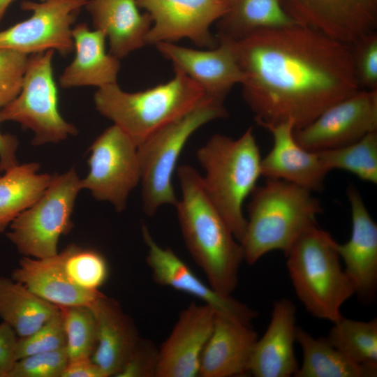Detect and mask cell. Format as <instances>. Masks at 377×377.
Returning a JSON list of instances; mask_svg holds the SVG:
<instances>
[{
    "mask_svg": "<svg viewBox=\"0 0 377 377\" xmlns=\"http://www.w3.org/2000/svg\"><path fill=\"white\" fill-rule=\"evenodd\" d=\"M29 61L28 54L9 49H0V108L20 94Z\"/></svg>",
    "mask_w": 377,
    "mask_h": 377,
    "instance_id": "cell-36",
    "label": "cell"
},
{
    "mask_svg": "<svg viewBox=\"0 0 377 377\" xmlns=\"http://www.w3.org/2000/svg\"><path fill=\"white\" fill-rule=\"evenodd\" d=\"M59 308L68 360L91 357L98 343L97 323L91 309L86 305Z\"/></svg>",
    "mask_w": 377,
    "mask_h": 377,
    "instance_id": "cell-32",
    "label": "cell"
},
{
    "mask_svg": "<svg viewBox=\"0 0 377 377\" xmlns=\"http://www.w3.org/2000/svg\"><path fill=\"white\" fill-rule=\"evenodd\" d=\"M315 152L329 172L341 169L377 184V131L350 145Z\"/></svg>",
    "mask_w": 377,
    "mask_h": 377,
    "instance_id": "cell-31",
    "label": "cell"
},
{
    "mask_svg": "<svg viewBox=\"0 0 377 377\" xmlns=\"http://www.w3.org/2000/svg\"><path fill=\"white\" fill-rule=\"evenodd\" d=\"M230 42L244 100L262 127L290 121L301 128L360 89L351 45L309 27L296 23Z\"/></svg>",
    "mask_w": 377,
    "mask_h": 377,
    "instance_id": "cell-1",
    "label": "cell"
},
{
    "mask_svg": "<svg viewBox=\"0 0 377 377\" xmlns=\"http://www.w3.org/2000/svg\"><path fill=\"white\" fill-rule=\"evenodd\" d=\"M60 308L13 279L0 276V318L18 337H25L57 313Z\"/></svg>",
    "mask_w": 377,
    "mask_h": 377,
    "instance_id": "cell-27",
    "label": "cell"
},
{
    "mask_svg": "<svg viewBox=\"0 0 377 377\" xmlns=\"http://www.w3.org/2000/svg\"><path fill=\"white\" fill-rule=\"evenodd\" d=\"M61 377H106L91 357L68 360Z\"/></svg>",
    "mask_w": 377,
    "mask_h": 377,
    "instance_id": "cell-40",
    "label": "cell"
},
{
    "mask_svg": "<svg viewBox=\"0 0 377 377\" xmlns=\"http://www.w3.org/2000/svg\"><path fill=\"white\" fill-rule=\"evenodd\" d=\"M81 179L74 168L52 175L39 199L15 217L6 233L24 256L43 258L56 255L61 235L71 228V215Z\"/></svg>",
    "mask_w": 377,
    "mask_h": 377,
    "instance_id": "cell-8",
    "label": "cell"
},
{
    "mask_svg": "<svg viewBox=\"0 0 377 377\" xmlns=\"http://www.w3.org/2000/svg\"><path fill=\"white\" fill-rule=\"evenodd\" d=\"M40 165L29 163L6 170L0 176V233L45 192L52 175L39 174Z\"/></svg>",
    "mask_w": 377,
    "mask_h": 377,
    "instance_id": "cell-29",
    "label": "cell"
},
{
    "mask_svg": "<svg viewBox=\"0 0 377 377\" xmlns=\"http://www.w3.org/2000/svg\"><path fill=\"white\" fill-rule=\"evenodd\" d=\"M18 145L15 136L9 133L3 134L0 131V171L5 172L18 164L16 158Z\"/></svg>",
    "mask_w": 377,
    "mask_h": 377,
    "instance_id": "cell-41",
    "label": "cell"
},
{
    "mask_svg": "<svg viewBox=\"0 0 377 377\" xmlns=\"http://www.w3.org/2000/svg\"><path fill=\"white\" fill-rule=\"evenodd\" d=\"M155 45L174 68L199 84L209 98L223 102L231 89L242 81L243 75L230 41L218 40L215 47L207 50L169 42Z\"/></svg>",
    "mask_w": 377,
    "mask_h": 377,
    "instance_id": "cell-16",
    "label": "cell"
},
{
    "mask_svg": "<svg viewBox=\"0 0 377 377\" xmlns=\"http://www.w3.org/2000/svg\"><path fill=\"white\" fill-rule=\"evenodd\" d=\"M75 55L59 78L63 88L94 86L98 88L117 83L119 59L105 51V35L90 30L84 23L72 29Z\"/></svg>",
    "mask_w": 377,
    "mask_h": 377,
    "instance_id": "cell-25",
    "label": "cell"
},
{
    "mask_svg": "<svg viewBox=\"0 0 377 377\" xmlns=\"http://www.w3.org/2000/svg\"><path fill=\"white\" fill-rule=\"evenodd\" d=\"M216 310L190 304L159 349L156 377L199 376L200 359L213 330Z\"/></svg>",
    "mask_w": 377,
    "mask_h": 377,
    "instance_id": "cell-17",
    "label": "cell"
},
{
    "mask_svg": "<svg viewBox=\"0 0 377 377\" xmlns=\"http://www.w3.org/2000/svg\"><path fill=\"white\" fill-rule=\"evenodd\" d=\"M54 50L32 54L18 96L0 110V122L15 121L34 133L33 145L58 143L77 134L61 117L53 77Z\"/></svg>",
    "mask_w": 377,
    "mask_h": 377,
    "instance_id": "cell-9",
    "label": "cell"
},
{
    "mask_svg": "<svg viewBox=\"0 0 377 377\" xmlns=\"http://www.w3.org/2000/svg\"><path fill=\"white\" fill-rule=\"evenodd\" d=\"M66 337L61 310L30 335L18 337L17 360L27 356L66 348Z\"/></svg>",
    "mask_w": 377,
    "mask_h": 377,
    "instance_id": "cell-34",
    "label": "cell"
},
{
    "mask_svg": "<svg viewBox=\"0 0 377 377\" xmlns=\"http://www.w3.org/2000/svg\"><path fill=\"white\" fill-rule=\"evenodd\" d=\"M89 306L98 330L97 347L91 358L106 377H116L140 339L138 331L115 300L103 294Z\"/></svg>",
    "mask_w": 377,
    "mask_h": 377,
    "instance_id": "cell-22",
    "label": "cell"
},
{
    "mask_svg": "<svg viewBox=\"0 0 377 377\" xmlns=\"http://www.w3.org/2000/svg\"><path fill=\"white\" fill-rule=\"evenodd\" d=\"M263 128L271 133L273 145L261 159V175L284 180L313 192L323 191L329 171L316 152L297 143L293 123L288 121Z\"/></svg>",
    "mask_w": 377,
    "mask_h": 377,
    "instance_id": "cell-19",
    "label": "cell"
},
{
    "mask_svg": "<svg viewBox=\"0 0 377 377\" xmlns=\"http://www.w3.org/2000/svg\"><path fill=\"white\" fill-rule=\"evenodd\" d=\"M377 131V90L360 89L334 103L308 125L294 131L304 149L318 151L343 147Z\"/></svg>",
    "mask_w": 377,
    "mask_h": 377,
    "instance_id": "cell-12",
    "label": "cell"
},
{
    "mask_svg": "<svg viewBox=\"0 0 377 377\" xmlns=\"http://www.w3.org/2000/svg\"><path fill=\"white\" fill-rule=\"evenodd\" d=\"M63 252L64 270L72 283L86 290H98L108 274L105 258L96 251L75 244L68 245Z\"/></svg>",
    "mask_w": 377,
    "mask_h": 377,
    "instance_id": "cell-33",
    "label": "cell"
},
{
    "mask_svg": "<svg viewBox=\"0 0 377 377\" xmlns=\"http://www.w3.org/2000/svg\"><path fill=\"white\" fill-rule=\"evenodd\" d=\"M205 191L240 243L246 226L243 205L261 175L260 149L249 127L238 138L215 134L196 153Z\"/></svg>",
    "mask_w": 377,
    "mask_h": 377,
    "instance_id": "cell-4",
    "label": "cell"
},
{
    "mask_svg": "<svg viewBox=\"0 0 377 377\" xmlns=\"http://www.w3.org/2000/svg\"><path fill=\"white\" fill-rule=\"evenodd\" d=\"M182 198L175 205L182 234L192 258L218 293L230 295L244 260L241 244L207 195L192 166L177 168Z\"/></svg>",
    "mask_w": 377,
    "mask_h": 377,
    "instance_id": "cell-2",
    "label": "cell"
},
{
    "mask_svg": "<svg viewBox=\"0 0 377 377\" xmlns=\"http://www.w3.org/2000/svg\"><path fill=\"white\" fill-rule=\"evenodd\" d=\"M40 1H44V0H40Z\"/></svg>",
    "mask_w": 377,
    "mask_h": 377,
    "instance_id": "cell-43",
    "label": "cell"
},
{
    "mask_svg": "<svg viewBox=\"0 0 377 377\" xmlns=\"http://www.w3.org/2000/svg\"><path fill=\"white\" fill-rule=\"evenodd\" d=\"M223 1L226 11L217 21V41H235L260 31L297 23L282 0Z\"/></svg>",
    "mask_w": 377,
    "mask_h": 377,
    "instance_id": "cell-26",
    "label": "cell"
},
{
    "mask_svg": "<svg viewBox=\"0 0 377 377\" xmlns=\"http://www.w3.org/2000/svg\"><path fill=\"white\" fill-rule=\"evenodd\" d=\"M174 70L170 81L142 91H125L117 83L98 88L94 96L96 110L138 146L191 111L206 96L199 84L179 69Z\"/></svg>",
    "mask_w": 377,
    "mask_h": 377,
    "instance_id": "cell-5",
    "label": "cell"
},
{
    "mask_svg": "<svg viewBox=\"0 0 377 377\" xmlns=\"http://www.w3.org/2000/svg\"><path fill=\"white\" fill-rule=\"evenodd\" d=\"M296 341L303 360L295 377H374L377 367L358 364L335 348L327 337L315 338L297 327Z\"/></svg>",
    "mask_w": 377,
    "mask_h": 377,
    "instance_id": "cell-28",
    "label": "cell"
},
{
    "mask_svg": "<svg viewBox=\"0 0 377 377\" xmlns=\"http://www.w3.org/2000/svg\"><path fill=\"white\" fill-rule=\"evenodd\" d=\"M346 194L350 207L351 235L346 243L337 242V249L355 295L369 301L377 290V224L355 186L350 184Z\"/></svg>",
    "mask_w": 377,
    "mask_h": 377,
    "instance_id": "cell-18",
    "label": "cell"
},
{
    "mask_svg": "<svg viewBox=\"0 0 377 377\" xmlns=\"http://www.w3.org/2000/svg\"><path fill=\"white\" fill-rule=\"evenodd\" d=\"M286 11L302 25L352 45L376 31L377 0H282Z\"/></svg>",
    "mask_w": 377,
    "mask_h": 377,
    "instance_id": "cell-14",
    "label": "cell"
},
{
    "mask_svg": "<svg viewBox=\"0 0 377 377\" xmlns=\"http://www.w3.org/2000/svg\"><path fill=\"white\" fill-rule=\"evenodd\" d=\"M351 45L360 89L377 90V33L368 34Z\"/></svg>",
    "mask_w": 377,
    "mask_h": 377,
    "instance_id": "cell-37",
    "label": "cell"
},
{
    "mask_svg": "<svg viewBox=\"0 0 377 377\" xmlns=\"http://www.w3.org/2000/svg\"><path fill=\"white\" fill-rule=\"evenodd\" d=\"M17 335L7 323L0 324V377H8L15 362Z\"/></svg>",
    "mask_w": 377,
    "mask_h": 377,
    "instance_id": "cell-39",
    "label": "cell"
},
{
    "mask_svg": "<svg viewBox=\"0 0 377 377\" xmlns=\"http://www.w3.org/2000/svg\"><path fill=\"white\" fill-rule=\"evenodd\" d=\"M337 242L318 224L307 229L285 256L297 297L313 316L334 323L354 289L341 268Z\"/></svg>",
    "mask_w": 377,
    "mask_h": 377,
    "instance_id": "cell-6",
    "label": "cell"
},
{
    "mask_svg": "<svg viewBox=\"0 0 377 377\" xmlns=\"http://www.w3.org/2000/svg\"><path fill=\"white\" fill-rule=\"evenodd\" d=\"M88 0L26 1L22 8L31 10L26 20L0 31V49L26 54L52 50L66 55L74 50L71 26Z\"/></svg>",
    "mask_w": 377,
    "mask_h": 377,
    "instance_id": "cell-11",
    "label": "cell"
},
{
    "mask_svg": "<svg viewBox=\"0 0 377 377\" xmlns=\"http://www.w3.org/2000/svg\"><path fill=\"white\" fill-rule=\"evenodd\" d=\"M330 343L353 362L377 367V318L360 321L343 316L333 323Z\"/></svg>",
    "mask_w": 377,
    "mask_h": 377,
    "instance_id": "cell-30",
    "label": "cell"
},
{
    "mask_svg": "<svg viewBox=\"0 0 377 377\" xmlns=\"http://www.w3.org/2000/svg\"><path fill=\"white\" fill-rule=\"evenodd\" d=\"M297 327L293 302L274 301L269 324L253 346L249 372L255 377L294 376L299 368L294 350Z\"/></svg>",
    "mask_w": 377,
    "mask_h": 377,
    "instance_id": "cell-20",
    "label": "cell"
},
{
    "mask_svg": "<svg viewBox=\"0 0 377 377\" xmlns=\"http://www.w3.org/2000/svg\"><path fill=\"white\" fill-rule=\"evenodd\" d=\"M85 8L95 29L108 38L110 54L122 59L146 45L152 24L149 13H141L137 0H88Z\"/></svg>",
    "mask_w": 377,
    "mask_h": 377,
    "instance_id": "cell-24",
    "label": "cell"
},
{
    "mask_svg": "<svg viewBox=\"0 0 377 377\" xmlns=\"http://www.w3.org/2000/svg\"><path fill=\"white\" fill-rule=\"evenodd\" d=\"M265 179L250 195L240 242L249 265L272 251L286 256L303 232L317 225L316 218L324 211L313 191L284 180Z\"/></svg>",
    "mask_w": 377,
    "mask_h": 377,
    "instance_id": "cell-3",
    "label": "cell"
},
{
    "mask_svg": "<svg viewBox=\"0 0 377 377\" xmlns=\"http://www.w3.org/2000/svg\"><path fill=\"white\" fill-rule=\"evenodd\" d=\"M13 0H0V20H1L7 7Z\"/></svg>",
    "mask_w": 377,
    "mask_h": 377,
    "instance_id": "cell-42",
    "label": "cell"
},
{
    "mask_svg": "<svg viewBox=\"0 0 377 377\" xmlns=\"http://www.w3.org/2000/svg\"><path fill=\"white\" fill-rule=\"evenodd\" d=\"M258 339L251 324L216 311L213 330L201 356L199 376L230 377L249 372Z\"/></svg>",
    "mask_w": 377,
    "mask_h": 377,
    "instance_id": "cell-21",
    "label": "cell"
},
{
    "mask_svg": "<svg viewBox=\"0 0 377 377\" xmlns=\"http://www.w3.org/2000/svg\"><path fill=\"white\" fill-rule=\"evenodd\" d=\"M137 4L152 20L147 45L175 43L182 38L201 47L214 48L218 45L210 26L226 11L223 0H137Z\"/></svg>",
    "mask_w": 377,
    "mask_h": 377,
    "instance_id": "cell-13",
    "label": "cell"
},
{
    "mask_svg": "<svg viewBox=\"0 0 377 377\" xmlns=\"http://www.w3.org/2000/svg\"><path fill=\"white\" fill-rule=\"evenodd\" d=\"M159 349L140 338L128 360L116 377H156Z\"/></svg>",
    "mask_w": 377,
    "mask_h": 377,
    "instance_id": "cell-38",
    "label": "cell"
},
{
    "mask_svg": "<svg viewBox=\"0 0 377 377\" xmlns=\"http://www.w3.org/2000/svg\"><path fill=\"white\" fill-rule=\"evenodd\" d=\"M89 150V172L81 179L82 189H88L97 200L109 202L117 212H122L130 193L141 180L138 145L113 124L94 140Z\"/></svg>",
    "mask_w": 377,
    "mask_h": 377,
    "instance_id": "cell-10",
    "label": "cell"
},
{
    "mask_svg": "<svg viewBox=\"0 0 377 377\" xmlns=\"http://www.w3.org/2000/svg\"><path fill=\"white\" fill-rule=\"evenodd\" d=\"M142 236L147 247L146 263L152 279L160 286L172 288L193 296L213 307L246 323L257 318L258 313L231 295L221 294L201 281L191 268L170 248H163L154 239L149 230L142 226Z\"/></svg>",
    "mask_w": 377,
    "mask_h": 377,
    "instance_id": "cell-15",
    "label": "cell"
},
{
    "mask_svg": "<svg viewBox=\"0 0 377 377\" xmlns=\"http://www.w3.org/2000/svg\"><path fill=\"white\" fill-rule=\"evenodd\" d=\"M66 348L17 360L8 377H61L68 364Z\"/></svg>",
    "mask_w": 377,
    "mask_h": 377,
    "instance_id": "cell-35",
    "label": "cell"
},
{
    "mask_svg": "<svg viewBox=\"0 0 377 377\" xmlns=\"http://www.w3.org/2000/svg\"><path fill=\"white\" fill-rule=\"evenodd\" d=\"M64 258L63 251L43 258L24 256L11 279L59 307L90 306L103 293L80 288L72 283L65 272Z\"/></svg>",
    "mask_w": 377,
    "mask_h": 377,
    "instance_id": "cell-23",
    "label": "cell"
},
{
    "mask_svg": "<svg viewBox=\"0 0 377 377\" xmlns=\"http://www.w3.org/2000/svg\"><path fill=\"white\" fill-rule=\"evenodd\" d=\"M228 116L223 102L206 96L191 111L157 131L138 146L145 214L153 216L163 205L175 207L178 199L172 186V175L187 140L204 124Z\"/></svg>",
    "mask_w": 377,
    "mask_h": 377,
    "instance_id": "cell-7",
    "label": "cell"
}]
</instances>
